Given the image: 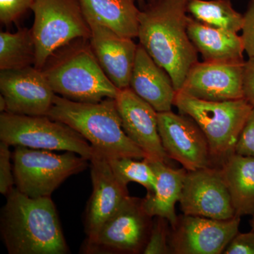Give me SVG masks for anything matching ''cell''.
<instances>
[{"instance_id":"cell-29","label":"cell","mask_w":254,"mask_h":254,"mask_svg":"<svg viewBox=\"0 0 254 254\" xmlns=\"http://www.w3.org/2000/svg\"><path fill=\"white\" fill-rule=\"evenodd\" d=\"M235 153L254 157V108L241 132Z\"/></svg>"},{"instance_id":"cell-12","label":"cell","mask_w":254,"mask_h":254,"mask_svg":"<svg viewBox=\"0 0 254 254\" xmlns=\"http://www.w3.org/2000/svg\"><path fill=\"white\" fill-rule=\"evenodd\" d=\"M158 130L169 158L187 171L213 166L206 137L194 120L173 111L158 113Z\"/></svg>"},{"instance_id":"cell-28","label":"cell","mask_w":254,"mask_h":254,"mask_svg":"<svg viewBox=\"0 0 254 254\" xmlns=\"http://www.w3.org/2000/svg\"><path fill=\"white\" fill-rule=\"evenodd\" d=\"M9 146L6 142L0 143V193L4 195H7L15 185L13 165L11 164L12 153Z\"/></svg>"},{"instance_id":"cell-23","label":"cell","mask_w":254,"mask_h":254,"mask_svg":"<svg viewBox=\"0 0 254 254\" xmlns=\"http://www.w3.org/2000/svg\"><path fill=\"white\" fill-rule=\"evenodd\" d=\"M36 48L31 28L0 33V70L35 66Z\"/></svg>"},{"instance_id":"cell-24","label":"cell","mask_w":254,"mask_h":254,"mask_svg":"<svg viewBox=\"0 0 254 254\" xmlns=\"http://www.w3.org/2000/svg\"><path fill=\"white\" fill-rule=\"evenodd\" d=\"M187 12L211 27L238 33L243 26L244 15L234 9L231 0H190Z\"/></svg>"},{"instance_id":"cell-32","label":"cell","mask_w":254,"mask_h":254,"mask_svg":"<svg viewBox=\"0 0 254 254\" xmlns=\"http://www.w3.org/2000/svg\"><path fill=\"white\" fill-rule=\"evenodd\" d=\"M244 98L254 108V58H250L244 64Z\"/></svg>"},{"instance_id":"cell-26","label":"cell","mask_w":254,"mask_h":254,"mask_svg":"<svg viewBox=\"0 0 254 254\" xmlns=\"http://www.w3.org/2000/svg\"><path fill=\"white\" fill-rule=\"evenodd\" d=\"M168 220L161 217H155L152 222L149 239L143 254H172L170 246V231Z\"/></svg>"},{"instance_id":"cell-8","label":"cell","mask_w":254,"mask_h":254,"mask_svg":"<svg viewBox=\"0 0 254 254\" xmlns=\"http://www.w3.org/2000/svg\"><path fill=\"white\" fill-rule=\"evenodd\" d=\"M0 140L13 146L73 152L89 160L94 153L89 142L78 132L48 116L1 113Z\"/></svg>"},{"instance_id":"cell-27","label":"cell","mask_w":254,"mask_h":254,"mask_svg":"<svg viewBox=\"0 0 254 254\" xmlns=\"http://www.w3.org/2000/svg\"><path fill=\"white\" fill-rule=\"evenodd\" d=\"M34 0H0V21L5 26L16 22L28 10Z\"/></svg>"},{"instance_id":"cell-11","label":"cell","mask_w":254,"mask_h":254,"mask_svg":"<svg viewBox=\"0 0 254 254\" xmlns=\"http://www.w3.org/2000/svg\"><path fill=\"white\" fill-rule=\"evenodd\" d=\"M241 217L229 220L184 215L170 235L172 254H221L239 232Z\"/></svg>"},{"instance_id":"cell-18","label":"cell","mask_w":254,"mask_h":254,"mask_svg":"<svg viewBox=\"0 0 254 254\" xmlns=\"http://www.w3.org/2000/svg\"><path fill=\"white\" fill-rule=\"evenodd\" d=\"M130 88L158 113L171 111L177 91L168 73L138 45Z\"/></svg>"},{"instance_id":"cell-33","label":"cell","mask_w":254,"mask_h":254,"mask_svg":"<svg viewBox=\"0 0 254 254\" xmlns=\"http://www.w3.org/2000/svg\"><path fill=\"white\" fill-rule=\"evenodd\" d=\"M6 101H5L4 98L1 95H0V110H1V113L6 111Z\"/></svg>"},{"instance_id":"cell-7","label":"cell","mask_w":254,"mask_h":254,"mask_svg":"<svg viewBox=\"0 0 254 254\" xmlns=\"http://www.w3.org/2000/svg\"><path fill=\"white\" fill-rule=\"evenodd\" d=\"M31 10L36 48L34 66L38 69L57 50L70 42L90 39L91 28L79 0H34Z\"/></svg>"},{"instance_id":"cell-2","label":"cell","mask_w":254,"mask_h":254,"mask_svg":"<svg viewBox=\"0 0 254 254\" xmlns=\"http://www.w3.org/2000/svg\"><path fill=\"white\" fill-rule=\"evenodd\" d=\"M0 231L9 254L69 252L51 196L31 198L15 187L6 195Z\"/></svg>"},{"instance_id":"cell-5","label":"cell","mask_w":254,"mask_h":254,"mask_svg":"<svg viewBox=\"0 0 254 254\" xmlns=\"http://www.w3.org/2000/svg\"><path fill=\"white\" fill-rule=\"evenodd\" d=\"M175 106L190 117L206 137L213 166L220 167L235 148L253 107L245 98L208 101L177 93Z\"/></svg>"},{"instance_id":"cell-13","label":"cell","mask_w":254,"mask_h":254,"mask_svg":"<svg viewBox=\"0 0 254 254\" xmlns=\"http://www.w3.org/2000/svg\"><path fill=\"white\" fill-rule=\"evenodd\" d=\"M0 91L6 113L28 116H47L56 95L42 70L34 66L0 70Z\"/></svg>"},{"instance_id":"cell-35","label":"cell","mask_w":254,"mask_h":254,"mask_svg":"<svg viewBox=\"0 0 254 254\" xmlns=\"http://www.w3.org/2000/svg\"><path fill=\"white\" fill-rule=\"evenodd\" d=\"M138 2H139L140 4L143 5L145 4V1H146V0H138Z\"/></svg>"},{"instance_id":"cell-15","label":"cell","mask_w":254,"mask_h":254,"mask_svg":"<svg viewBox=\"0 0 254 254\" xmlns=\"http://www.w3.org/2000/svg\"><path fill=\"white\" fill-rule=\"evenodd\" d=\"M243 62L195 64L180 91L200 100L226 101L244 98Z\"/></svg>"},{"instance_id":"cell-25","label":"cell","mask_w":254,"mask_h":254,"mask_svg":"<svg viewBox=\"0 0 254 254\" xmlns=\"http://www.w3.org/2000/svg\"><path fill=\"white\" fill-rule=\"evenodd\" d=\"M138 160L120 158L109 159L108 162L114 175L123 185L127 186L129 182H136L146 189L148 193H151L157 182L154 170L149 160L145 158Z\"/></svg>"},{"instance_id":"cell-17","label":"cell","mask_w":254,"mask_h":254,"mask_svg":"<svg viewBox=\"0 0 254 254\" xmlns=\"http://www.w3.org/2000/svg\"><path fill=\"white\" fill-rule=\"evenodd\" d=\"M85 16L91 28L90 43L105 74L118 89L128 88L138 45L133 38L121 36L91 16Z\"/></svg>"},{"instance_id":"cell-19","label":"cell","mask_w":254,"mask_h":254,"mask_svg":"<svg viewBox=\"0 0 254 254\" xmlns=\"http://www.w3.org/2000/svg\"><path fill=\"white\" fill-rule=\"evenodd\" d=\"M150 163L156 175V185L154 190L142 199V205L151 218H165L171 227H175L178 220L175 205L181 198L187 170L173 168L165 162Z\"/></svg>"},{"instance_id":"cell-6","label":"cell","mask_w":254,"mask_h":254,"mask_svg":"<svg viewBox=\"0 0 254 254\" xmlns=\"http://www.w3.org/2000/svg\"><path fill=\"white\" fill-rule=\"evenodd\" d=\"M11 160L16 188L31 198L51 196L66 179L84 171L90 161L73 152L59 155L21 145L15 146Z\"/></svg>"},{"instance_id":"cell-1","label":"cell","mask_w":254,"mask_h":254,"mask_svg":"<svg viewBox=\"0 0 254 254\" xmlns=\"http://www.w3.org/2000/svg\"><path fill=\"white\" fill-rule=\"evenodd\" d=\"M189 1L146 0L138 17L139 44L168 73L177 92L198 62L187 31Z\"/></svg>"},{"instance_id":"cell-14","label":"cell","mask_w":254,"mask_h":254,"mask_svg":"<svg viewBox=\"0 0 254 254\" xmlns=\"http://www.w3.org/2000/svg\"><path fill=\"white\" fill-rule=\"evenodd\" d=\"M90 162L93 190L83 214L84 242L94 240L105 222L129 195L127 186L114 175L104 155L94 150Z\"/></svg>"},{"instance_id":"cell-9","label":"cell","mask_w":254,"mask_h":254,"mask_svg":"<svg viewBox=\"0 0 254 254\" xmlns=\"http://www.w3.org/2000/svg\"><path fill=\"white\" fill-rule=\"evenodd\" d=\"M153 218L142 205V199L128 195L102 226L94 240L84 242L81 253H143L149 239Z\"/></svg>"},{"instance_id":"cell-3","label":"cell","mask_w":254,"mask_h":254,"mask_svg":"<svg viewBox=\"0 0 254 254\" xmlns=\"http://www.w3.org/2000/svg\"><path fill=\"white\" fill-rule=\"evenodd\" d=\"M47 116L71 127L108 160L145 158L144 152L125 133L115 98L81 103L56 94Z\"/></svg>"},{"instance_id":"cell-20","label":"cell","mask_w":254,"mask_h":254,"mask_svg":"<svg viewBox=\"0 0 254 254\" xmlns=\"http://www.w3.org/2000/svg\"><path fill=\"white\" fill-rule=\"evenodd\" d=\"M189 36L205 62H243L242 36L235 32L211 27L189 16Z\"/></svg>"},{"instance_id":"cell-22","label":"cell","mask_w":254,"mask_h":254,"mask_svg":"<svg viewBox=\"0 0 254 254\" xmlns=\"http://www.w3.org/2000/svg\"><path fill=\"white\" fill-rule=\"evenodd\" d=\"M138 0H79L86 16H91L121 36L138 38Z\"/></svg>"},{"instance_id":"cell-21","label":"cell","mask_w":254,"mask_h":254,"mask_svg":"<svg viewBox=\"0 0 254 254\" xmlns=\"http://www.w3.org/2000/svg\"><path fill=\"white\" fill-rule=\"evenodd\" d=\"M221 169L237 216L254 215V157L233 153Z\"/></svg>"},{"instance_id":"cell-36","label":"cell","mask_w":254,"mask_h":254,"mask_svg":"<svg viewBox=\"0 0 254 254\" xmlns=\"http://www.w3.org/2000/svg\"><path fill=\"white\" fill-rule=\"evenodd\" d=\"M252 1H254V0H252Z\"/></svg>"},{"instance_id":"cell-4","label":"cell","mask_w":254,"mask_h":254,"mask_svg":"<svg viewBox=\"0 0 254 254\" xmlns=\"http://www.w3.org/2000/svg\"><path fill=\"white\" fill-rule=\"evenodd\" d=\"M41 70L55 94L73 101L115 98L120 90L105 74L89 39H76L57 50Z\"/></svg>"},{"instance_id":"cell-31","label":"cell","mask_w":254,"mask_h":254,"mask_svg":"<svg viewBox=\"0 0 254 254\" xmlns=\"http://www.w3.org/2000/svg\"><path fill=\"white\" fill-rule=\"evenodd\" d=\"M242 38L245 52L250 58H254V2L251 1L247 12L244 15Z\"/></svg>"},{"instance_id":"cell-34","label":"cell","mask_w":254,"mask_h":254,"mask_svg":"<svg viewBox=\"0 0 254 254\" xmlns=\"http://www.w3.org/2000/svg\"><path fill=\"white\" fill-rule=\"evenodd\" d=\"M250 225L252 227V230L254 231V215H252V220H250Z\"/></svg>"},{"instance_id":"cell-10","label":"cell","mask_w":254,"mask_h":254,"mask_svg":"<svg viewBox=\"0 0 254 254\" xmlns=\"http://www.w3.org/2000/svg\"><path fill=\"white\" fill-rule=\"evenodd\" d=\"M184 215L215 220L236 216L221 169L210 166L187 171L180 200Z\"/></svg>"},{"instance_id":"cell-30","label":"cell","mask_w":254,"mask_h":254,"mask_svg":"<svg viewBox=\"0 0 254 254\" xmlns=\"http://www.w3.org/2000/svg\"><path fill=\"white\" fill-rule=\"evenodd\" d=\"M224 254H254V231L239 233L227 246Z\"/></svg>"},{"instance_id":"cell-16","label":"cell","mask_w":254,"mask_h":254,"mask_svg":"<svg viewBox=\"0 0 254 254\" xmlns=\"http://www.w3.org/2000/svg\"><path fill=\"white\" fill-rule=\"evenodd\" d=\"M115 99L125 133L144 152L145 159L167 163L169 158L159 133L158 112L130 87L119 90Z\"/></svg>"}]
</instances>
